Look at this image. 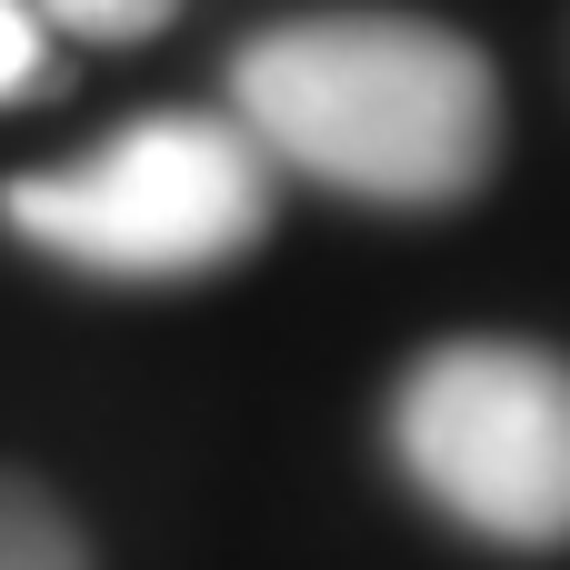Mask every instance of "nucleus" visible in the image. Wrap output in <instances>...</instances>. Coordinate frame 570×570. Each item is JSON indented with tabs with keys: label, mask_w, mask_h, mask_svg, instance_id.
I'll return each instance as SVG.
<instances>
[{
	"label": "nucleus",
	"mask_w": 570,
	"mask_h": 570,
	"mask_svg": "<svg viewBox=\"0 0 570 570\" xmlns=\"http://www.w3.org/2000/svg\"><path fill=\"white\" fill-rule=\"evenodd\" d=\"M0 570H90L80 531H70L30 481H0Z\"/></svg>",
	"instance_id": "4"
},
{
	"label": "nucleus",
	"mask_w": 570,
	"mask_h": 570,
	"mask_svg": "<svg viewBox=\"0 0 570 570\" xmlns=\"http://www.w3.org/2000/svg\"><path fill=\"white\" fill-rule=\"evenodd\" d=\"M391 451L431 511L501 551L570 541V361L531 341H441L391 391Z\"/></svg>",
	"instance_id": "3"
},
{
	"label": "nucleus",
	"mask_w": 570,
	"mask_h": 570,
	"mask_svg": "<svg viewBox=\"0 0 570 570\" xmlns=\"http://www.w3.org/2000/svg\"><path fill=\"white\" fill-rule=\"evenodd\" d=\"M0 220L100 281H200L271 230V160L240 120L160 110L60 170L0 190Z\"/></svg>",
	"instance_id": "2"
},
{
	"label": "nucleus",
	"mask_w": 570,
	"mask_h": 570,
	"mask_svg": "<svg viewBox=\"0 0 570 570\" xmlns=\"http://www.w3.org/2000/svg\"><path fill=\"white\" fill-rule=\"evenodd\" d=\"M50 80V30L30 0H0V100H30Z\"/></svg>",
	"instance_id": "6"
},
{
	"label": "nucleus",
	"mask_w": 570,
	"mask_h": 570,
	"mask_svg": "<svg viewBox=\"0 0 570 570\" xmlns=\"http://www.w3.org/2000/svg\"><path fill=\"white\" fill-rule=\"evenodd\" d=\"M230 120L261 140L271 170H301L321 190L391 200V210H441L491 180L501 80L441 20L341 10L240 50Z\"/></svg>",
	"instance_id": "1"
},
{
	"label": "nucleus",
	"mask_w": 570,
	"mask_h": 570,
	"mask_svg": "<svg viewBox=\"0 0 570 570\" xmlns=\"http://www.w3.org/2000/svg\"><path fill=\"white\" fill-rule=\"evenodd\" d=\"M40 10H50L70 40H150L180 0H40Z\"/></svg>",
	"instance_id": "5"
}]
</instances>
